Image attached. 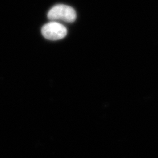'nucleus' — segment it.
Returning <instances> with one entry per match:
<instances>
[{"instance_id":"nucleus-1","label":"nucleus","mask_w":158,"mask_h":158,"mask_svg":"<svg viewBox=\"0 0 158 158\" xmlns=\"http://www.w3.org/2000/svg\"><path fill=\"white\" fill-rule=\"evenodd\" d=\"M77 14L73 7L66 5H57L49 10L48 18L52 21L73 23L75 21Z\"/></svg>"},{"instance_id":"nucleus-2","label":"nucleus","mask_w":158,"mask_h":158,"mask_svg":"<svg viewBox=\"0 0 158 158\" xmlns=\"http://www.w3.org/2000/svg\"><path fill=\"white\" fill-rule=\"evenodd\" d=\"M42 34L44 38L49 40H59L66 36L67 29L61 23L52 21L42 27Z\"/></svg>"}]
</instances>
